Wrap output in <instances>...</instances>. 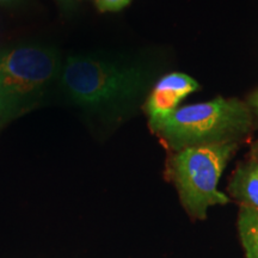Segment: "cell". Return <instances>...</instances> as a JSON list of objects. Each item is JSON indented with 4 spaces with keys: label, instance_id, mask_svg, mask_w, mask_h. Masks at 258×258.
<instances>
[{
    "label": "cell",
    "instance_id": "6",
    "mask_svg": "<svg viewBox=\"0 0 258 258\" xmlns=\"http://www.w3.org/2000/svg\"><path fill=\"white\" fill-rule=\"evenodd\" d=\"M227 189L240 206L258 209V161L250 157L240 164L232 175Z\"/></svg>",
    "mask_w": 258,
    "mask_h": 258
},
{
    "label": "cell",
    "instance_id": "3",
    "mask_svg": "<svg viewBox=\"0 0 258 258\" xmlns=\"http://www.w3.org/2000/svg\"><path fill=\"white\" fill-rule=\"evenodd\" d=\"M61 64L53 48L40 44L0 50V132L36 108L57 83Z\"/></svg>",
    "mask_w": 258,
    "mask_h": 258
},
{
    "label": "cell",
    "instance_id": "5",
    "mask_svg": "<svg viewBox=\"0 0 258 258\" xmlns=\"http://www.w3.org/2000/svg\"><path fill=\"white\" fill-rule=\"evenodd\" d=\"M200 89L199 83L185 73L173 72L157 82L146 97L144 109L148 120L163 117L178 109V104L186 96Z\"/></svg>",
    "mask_w": 258,
    "mask_h": 258
},
{
    "label": "cell",
    "instance_id": "7",
    "mask_svg": "<svg viewBox=\"0 0 258 258\" xmlns=\"http://www.w3.org/2000/svg\"><path fill=\"white\" fill-rule=\"evenodd\" d=\"M238 231L246 258H258V209L240 206Z\"/></svg>",
    "mask_w": 258,
    "mask_h": 258
},
{
    "label": "cell",
    "instance_id": "10",
    "mask_svg": "<svg viewBox=\"0 0 258 258\" xmlns=\"http://www.w3.org/2000/svg\"><path fill=\"white\" fill-rule=\"evenodd\" d=\"M251 105L253 106L254 111H256V114L258 115V91L254 93L252 96V98H251Z\"/></svg>",
    "mask_w": 258,
    "mask_h": 258
},
{
    "label": "cell",
    "instance_id": "4",
    "mask_svg": "<svg viewBox=\"0 0 258 258\" xmlns=\"http://www.w3.org/2000/svg\"><path fill=\"white\" fill-rule=\"evenodd\" d=\"M238 146V143L202 145L177 151L170 157L171 180L191 218L203 220L209 208L231 201L218 184Z\"/></svg>",
    "mask_w": 258,
    "mask_h": 258
},
{
    "label": "cell",
    "instance_id": "2",
    "mask_svg": "<svg viewBox=\"0 0 258 258\" xmlns=\"http://www.w3.org/2000/svg\"><path fill=\"white\" fill-rule=\"evenodd\" d=\"M249 106L237 98H218L182 106L163 117L150 120V127L172 152L188 147L238 143L252 129Z\"/></svg>",
    "mask_w": 258,
    "mask_h": 258
},
{
    "label": "cell",
    "instance_id": "1",
    "mask_svg": "<svg viewBox=\"0 0 258 258\" xmlns=\"http://www.w3.org/2000/svg\"><path fill=\"white\" fill-rule=\"evenodd\" d=\"M152 73L140 63L72 55L61 64L59 83L70 102L97 115L117 116L143 99Z\"/></svg>",
    "mask_w": 258,
    "mask_h": 258
},
{
    "label": "cell",
    "instance_id": "9",
    "mask_svg": "<svg viewBox=\"0 0 258 258\" xmlns=\"http://www.w3.org/2000/svg\"><path fill=\"white\" fill-rule=\"evenodd\" d=\"M250 157H252L253 159H256L258 161V139L252 144V146H251Z\"/></svg>",
    "mask_w": 258,
    "mask_h": 258
},
{
    "label": "cell",
    "instance_id": "8",
    "mask_svg": "<svg viewBox=\"0 0 258 258\" xmlns=\"http://www.w3.org/2000/svg\"><path fill=\"white\" fill-rule=\"evenodd\" d=\"M131 0H97V6L101 11H118Z\"/></svg>",
    "mask_w": 258,
    "mask_h": 258
}]
</instances>
